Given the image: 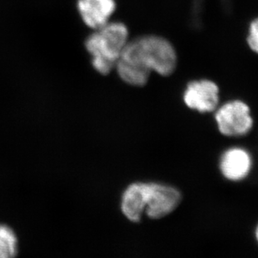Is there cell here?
I'll return each mask as SVG.
<instances>
[{"instance_id":"1","label":"cell","mask_w":258,"mask_h":258,"mask_svg":"<svg viewBox=\"0 0 258 258\" xmlns=\"http://www.w3.org/2000/svg\"><path fill=\"white\" fill-rule=\"evenodd\" d=\"M177 66L174 46L165 38L144 35L129 40L115 70L120 79L132 87H144L152 72L168 77Z\"/></svg>"},{"instance_id":"2","label":"cell","mask_w":258,"mask_h":258,"mask_svg":"<svg viewBox=\"0 0 258 258\" xmlns=\"http://www.w3.org/2000/svg\"><path fill=\"white\" fill-rule=\"evenodd\" d=\"M128 41V29L122 22L110 21L94 30L85 40V48L95 71L101 75L110 74Z\"/></svg>"},{"instance_id":"3","label":"cell","mask_w":258,"mask_h":258,"mask_svg":"<svg viewBox=\"0 0 258 258\" xmlns=\"http://www.w3.org/2000/svg\"><path fill=\"white\" fill-rule=\"evenodd\" d=\"M215 118L219 131L227 137L244 136L253 126L250 107L241 100L230 101L217 107Z\"/></svg>"},{"instance_id":"4","label":"cell","mask_w":258,"mask_h":258,"mask_svg":"<svg viewBox=\"0 0 258 258\" xmlns=\"http://www.w3.org/2000/svg\"><path fill=\"white\" fill-rule=\"evenodd\" d=\"M181 199V193L175 187L157 182H147L144 214L154 220L163 218L178 207Z\"/></svg>"},{"instance_id":"5","label":"cell","mask_w":258,"mask_h":258,"mask_svg":"<svg viewBox=\"0 0 258 258\" xmlns=\"http://www.w3.org/2000/svg\"><path fill=\"white\" fill-rule=\"evenodd\" d=\"M184 104L201 113L216 111L220 102V91L211 80H196L188 83L183 93Z\"/></svg>"},{"instance_id":"6","label":"cell","mask_w":258,"mask_h":258,"mask_svg":"<svg viewBox=\"0 0 258 258\" xmlns=\"http://www.w3.org/2000/svg\"><path fill=\"white\" fill-rule=\"evenodd\" d=\"M252 166L251 154L241 147L226 149L220 159V170L226 179L240 181L247 177Z\"/></svg>"},{"instance_id":"7","label":"cell","mask_w":258,"mask_h":258,"mask_svg":"<svg viewBox=\"0 0 258 258\" xmlns=\"http://www.w3.org/2000/svg\"><path fill=\"white\" fill-rule=\"evenodd\" d=\"M77 9L85 25L94 30L110 22L117 4L115 0H77Z\"/></svg>"},{"instance_id":"8","label":"cell","mask_w":258,"mask_h":258,"mask_svg":"<svg viewBox=\"0 0 258 258\" xmlns=\"http://www.w3.org/2000/svg\"><path fill=\"white\" fill-rule=\"evenodd\" d=\"M147 182H134L122 193L121 210L129 221L139 222L146 209Z\"/></svg>"},{"instance_id":"9","label":"cell","mask_w":258,"mask_h":258,"mask_svg":"<svg viewBox=\"0 0 258 258\" xmlns=\"http://www.w3.org/2000/svg\"><path fill=\"white\" fill-rule=\"evenodd\" d=\"M18 253V239L10 226L0 224V258H15Z\"/></svg>"},{"instance_id":"10","label":"cell","mask_w":258,"mask_h":258,"mask_svg":"<svg viewBox=\"0 0 258 258\" xmlns=\"http://www.w3.org/2000/svg\"><path fill=\"white\" fill-rule=\"evenodd\" d=\"M247 44L251 50L258 55V18L250 24Z\"/></svg>"},{"instance_id":"11","label":"cell","mask_w":258,"mask_h":258,"mask_svg":"<svg viewBox=\"0 0 258 258\" xmlns=\"http://www.w3.org/2000/svg\"><path fill=\"white\" fill-rule=\"evenodd\" d=\"M224 2L226 3V4H228L229 0H223ZM201 0H196V7L197 5H201Z\"/></svg>"},{"instance_id":"12","label":"cell","mask_w":258,"mask_h":258,"mask_svg":"<svg viewBox=\"0 0 258 258\" xmlns=\"http://www.w3.org/2000/svg\"><path fill=\"white\" fill-rule=\"evenodd\" d=\"M256 241H257V242H258V225H257V226H256Z\"/></svg>"}]
</instances>
